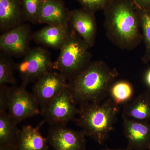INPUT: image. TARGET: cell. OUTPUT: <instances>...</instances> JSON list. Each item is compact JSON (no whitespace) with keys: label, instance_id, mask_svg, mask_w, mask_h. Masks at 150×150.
<instances>
[{"label":"cell","instance_id":"cell-14","mask_svg":"<svg viewBox=\"0 0 150 150\" xmlns=\"http://www.w3.org/2000/svg\"><path fill=\"white\" fill-rule=\"evenodd\" d=\"M69 11L63 0H43L38 23L50 25H69Z\"/></svg>","mask_w":150,"mask_h":150},{"label":"cell","instance_id":"cell-25","mask_svg":"<svg viewBox=\"0 0 150 150\" xmlns=\"http://www.w3.org/2000/svg\"><path fill=\"white\" fill-rule=\"evenodd\" d=\"M133 1L138 7L150 11V0H133Z\"/></svg>","mask_w":150,"mask_h":150},{"label":"cell","instance_id":"cell-5","mask_svg":"<svg viewBox=\"0 0 150 150\" xmlns=\"http://www.w3.org/2000/svg\"><path fill=\"white\" fill-rule=\"evenodd\" d=\"M50 53L41 47L30 48L24 55L23 61L16 64V70L22 81L21 85L35 81L40 76L53 69Z\"/></svg>","mask_w":150,"mask_h":150},{"label":"cell","instance_id":"cell-7","mask_svg":"<svg viewBox=\"0 0 150 150\" xmlns=\"http://www.w3.org/2000/svg\"><path fill=\"white\" fill-rule=\"evenodd\" d=\"M39 106L35 97L25 87H9L8 113L17 123L40 113Z\"/></svg>","mask_w":150,"mask_h":150},{"label":"cell","instance_id":"cell-23","mask_svg":"<svg viewBox=\"0 0 150 150\" xmlns=\"http://www.w3.org/2000/svg\"><path fill=\"white\" fill-rule=\"evenodd\" d=\"M82 8L95 13L98 11L104 10L112 0H76Z\"/></svg>","mask_w":150,"mask_h":150},{"label":"cell","instance_id":"cell-6","mask_svg":"<svg viewBox=\"0 0 150 150\" xmlns=\"http://www.w3.org/2000/svg\"><path fill=\"white\" fill-rule=\"evenodd\" d=\"M68 87L42 110L44 121L52 126H63L74 119L79 108Z\"/></svg>","mask_w":150,"mask_h":150},{"label":"cell","instance_id":"cell-26","mask_svg":"<svg viewBox=\"0 0 150 150\" xmlns=\"http://www.w3.org/2000/svg\"><path fill=\"white\" fill-rule=\"evenodd\" d=\"M145 81L147 85L150 88V69L148 70L145 76Z\"/></svg>","mask_w":150,"mask_h":150},{"label":"cell","instance_id":"cell-28","mask_svg":"<svg viewBox=\"0 0 150 150\" xmlns=\"http://www.w3.org/2000/svg\"><path fill=\"white\" fill-rule=\"evenodd\" d=\"M98 150H131L129 149L126 148V149H102Z\"/></svg>","mask_w":150,"mask_h":150},{"label":"cell","instance_id":"cell-8","mask_svg":"<svg viewBox=\"0 0 150 150\" xmlns=\"http://www.w3.org/2000/svg\"><path fill=\"white\" fill-rule=\"evenodd\" d=\"M67 80L62 74L51 70L35 81L33 94L42 109L67 88L68 86Z\"/></svg>","mask_w":150,"mask_h":150},{"label":"cell","instance_id":"cell-18","mask_svg":"<svg viewBox=\"0 0 150 150\" xmlns=\"http://www.w3.org/2000/svg\"><path fill=\"white\" fill-rule=\"evenodd\" d=\"M17 124L6 110L0 111V146H12L18 149L20 130Z\"/></svg>","mask_w":150,"mask_h":150},{"label":"cell","instance_id":"cell-11","mask_svg":"<svg viewBox=\"0 0 150 150\" xmlns=\"http://www.w3.org/2000/svg\"><path fill=\"white\" fill-rule=\"evenodd\" d=\"M86 136L82 131L52 126L48 131V143L54 150H86Z\"/></svg>","mask_w":150,"mask_h":150},{"label":"cell","instance_id":"cell-24","mask_svg":"<svg viewBox=\"0 0 150 150\" xmlns=\"http://www.w3.org/2000/svg\"><path fill=\"white\" fill-rule=\"evenodd\" d=\"M9 100V87L6 85H0V111L8 109Z\"/></svg>","mask_w":150,"mask_h":150},{"label":"cell","instance_id":"cell-10","mask_svg":"<svg viewBox=\"0 0 150 150\" xmlns=\"http://www.w3.org/2000/svg\"><path fill=\"white\" fill-rule=\"evenodd\" d=\"M69 23L71 29L84 41L89 48L93 46L97 33L94 13L82 8L70 11Z\"/></svg>","mask_w":150,"mask_h":150},{"label":"cell","instance_id":"cell-21","mask_svg":"<svg viewBox=\"0 0 150 150\" xmlns=\"http://www.w3.org/2000/svg\"><path fill=\"white\" fill-rule=\"evenodd\" d=\"M136 6L139 14L143 40L145 46V51L142 61L147 64L150 62V11Z\"/></svg>","mask_w":150,"mask_h":150},{"label":"cell","instance_id":"cell-2","mask_svg":"<svg viewBox=\"0 0 150 150\" xmlns=\"http://www.w3.org/2000/svg\"><path fill=\"white\" fill-rule=\"evenodd\" d=\"M118 75L116 69L110 68L103 61L91 62L68 83L74 102L81 105L106 99Z\"/></svg>","mask_w":150,"mask_h":150},{"label":"cell","instance_id":"cell-20","mask_svg":"<svg viewBox=\"0 0 150 150\" xmlns=\"http://www.w3.org/2000/svg\"><path fill=\"white\" fill-rule=\"evenodd\" d=\"M16 70V64L10 56L1 51L0 54V85H15L16 79L14 73Z\"/></svg>","mask_w":150,"mask_h":150},{"label":"cell","instance_id":"cell-12","mask_svg":"<svg viewBox=\"0 0 150 150\" xmlns=\"http://www.w3.org/2000/svg\"><path fill=\"white\" fill-rule=\"evenodd\" d=\"M123 132L131 150L150 149V122L137 121L122 115Z\"/></svg>","mask_w":150,"mask_h":150},{"label":"cell","instance_id":"cell-19","mask_svg":"<svg viewBox=\"0 0 150 150\" xmlns=\"http://www.w3.org/2000/svg\"><path fill=\"white\" fill-rule=\"evenodd\" d=\"M134 89L130 83L126 81L114 82L111 86L109 97L117 105L125 104L131 100Z\"/></svg>","mask_w":150,"mask_h":150},{"label":"cell","instance_id":"cell-17","mask_svg":"<svg viewBox=\"0 0 150 150\" xmlns=\"http://www.w3.org/2000/svg\"><path fill=\"white\" fill-rule=\"evenodd\" d=\"M43 121L36 127L30 125L23 126L20 130L18 150H48L47 138L40 134V129L44 123Z\"/></svg>","mask_w":150,"mask_h":150},{"label":"cell","instance_id":"cell-27","mask_svg":"<svg viewBox=\"0 0 150 150\" xmlns=\"http://www.w3.org/2000/svg\"><path fill=\"white\" fill-rule=\"evenodd\" d=\"M0 150H18L17 148L12 146H0Z\"/></svg>","mask_w":150,"mask_h":150},{"label":"cell","instance_id":"cell-1","mask_svg":"<svg viewBox=\"0 0 150 150\" xmlns=\"http://www.w3.org/2000/svg\"><path fill=\"white\" fill-rule=\"evenodd\" d=\"M105 33L121 50L132 51L143 40L139 11L133 0H112L103 10Z\"/></svg>","mask_w":150,"mask_h":150},{"label":"cell","instance_id":"cell-9","mask_svg":"<svg viewBox=\"0 0 150 150\" xmlns=\"http://www.w3.org/2000/svg\"><path fill=\"white\" fill-rule=\"evenodd\" d=\"M32 35L31 27L28 23L4 33L0 36L1 51L10 56H24L30 49Z\"/></svg>","mask_w":150,"mask_h":150},{"label":"cell","instance_id":"cell-15","mask_svg":"<svg viewBox=\"0 0 150 150\" xmlns=\"http://www.w3.org/2000/svg\"><path fill=\"white\" fill-rule=\"evenodd\" d=\"M25 21L21 0H0V29L7 32Z\"/></svg>","mask_w":150,"mask_h":150},{"label":"cell","instance_id":"cell-22","mask_svg":"<svg viewBox=\"0 0 150 150\" xmlns=\"http://www.w3.org/2000/svg\"><path fill=\"white\" fill-rule=\"evenodd\" d=\"M43 0H21L25 21L38 23L39 13Z\"/></svg>","mask_w":150,"mask_h":150},{"label":"cell","instance_id":"cell-3","mask_svg":"<svg viewBox=\"0 0 150 150\" xmlns=\"http://www.w3.org/2000/svg\"><path fill=\"white\" fill-rule=\"evenodd\" d=\"M118 112V105L109 97L101 102L81 105L75 120L86 137L103 145L110 137Z\"/></svg>","mask_w":150,"mask_h":150},{"label":"cell","instance_id":"cell-29","mask_svg":"<svg viewBox=\"0 0 150 150\" xmlns=\"http://www.w3.org/2000/svg\"><path fill=\"white\" fill-rule=\"evenodd\" d=\"M150 150V149H149V150Z\"/></svg>","mask_w":150,"mask_h":150},{"label":"cell","instance_id":"cell-13","mask_svg":"<svg viewBox=\"0 0 150 150\" xmlns=\"http://www.w3.org/2000/svg\"><path fill=\"white\" fill-rule=\"evenodd\" d=\"M69 24L47 25L32 35V39L38 44L54 49L62 48L71 32Z\"/></svg>","mask_w":150,"mask_h":150},{"label":"cell","instance_id":"cell-4","mask_svg":"<svg viewBox=\"0 0 150 150\" xmlns=\"http://www.w3.org/2000/svg\"><path fill=\"white\" fill-rule=\"evenodd\" d=\"M89 49L84 41L71 29L69 35L60 49L58 59L53 64V69L71 80L91 62Z\"/></svg>","mask_w":150,"mask_h":150},{"label":"cell","instance_id":"cell-16","mask_svg":"<svg viewBox=\"0 0 150 150\" xmlns=\"http://www.w3.org/2000/svg\"><path fill=\"white\" fill-rule=\"evenodd\" d=\"M122 115L131 119L150 122V88L123 105Z\"/></svg>","mask_w":150,"mask_h":150}]
</instances>
